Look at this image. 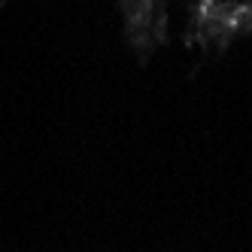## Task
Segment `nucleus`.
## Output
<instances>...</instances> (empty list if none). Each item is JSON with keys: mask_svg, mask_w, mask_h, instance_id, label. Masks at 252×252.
I'll return each mask as SVG.
<instances>
[{"mask_svg": "<svg viewBox=\"0 0 252 252\" xmlns=\"http://www.w3.org/2000/svg\"><path fill=\"white\" fill-rule=\"evenodd\" d=\"M125 28H128V40L137 46L140 55L152 52L164 40V12H161V0H119Z\"/></svg>", "mask_w": 252, "mask_h": 252, "instance_id": "f257e3e1", "label": "nucleus"}]
</instances>
